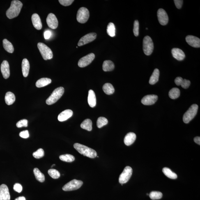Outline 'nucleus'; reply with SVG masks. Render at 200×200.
Instances as JSON below:
<instances>
[{
    "label": "nucleus",
    "instance_id": "nucleus-38",
    "mask_svg": "<svg viewBox=\"0 0 200 200\" xmlns=\"http://www.w3.org/2000/svg\"><path fill=\"white\" fill-rule=\"evenodd\" d=\"M48 173L51 177L55 179L59 178L60 176V173L59 172L56 170L54 169H49L48 171Z\"/></svg>",
    "mask_w": 200,
    "mask_h": 200
},
{
    "label": "nucleus",
    "instance_id": "nucleus-39",
    "mask_svg": "<svg viewBox=\"0 0 200 200\" xmlns=\"http://www.w3.org/2000/svg\"><path fill=\"white\" fill-rule=\"evenodd\" d=\"M33 156L36 159L41 158L44 156V150L42 148L39 149L37 151L33 153Z\"/></svg>",
    "mask_w": 200,
    "mask_h": 200
},
{
    "label": "nucleus",
    "instance_id": "nucleus-34",
    "mask_svg": "<svg viewBox=\"0 0 200 200\" xmlns=\"http://www.w3.org/2000/svg\"><path fill=\"white\" fill-rule=\"evenodd\" d=\"M115 27L112 22L109 23L107 26V32L108 35L111 37L115 36Z\"/></svg>",
    "mask_w": 200,
    "mask_h": 200
},
{
    "label": "nucleus",
    "instance_id": "nucleus-29",
    "mask_svg": "<svg viewBox=\"0 0 200 200\" xmlns=\"http://www.w3.org/2000/svg\"><path fill=\"white\" fill-rule=\"evenodd\" d=\"M103 90L106 94L111 95L114 93L115 92V89L114 86L110 83H106L103 86Z\"/></svg>",
    "mask_w": 200,
    "mask_h": 200
},
{
    "label": "nucleus",
    "instance_id": "nucleus-47",
    "mask_svg": "<svg viewBox=\"0 0 200 200\" xmlns=\"http://www.w3.org/2000/svg\"><path fill=\"white\" fill-rule=\"evenodd\" d=\"M52 35V32L50 30H47L44 33V38L45 40H49Z\"/></svg>",
    "mask_w": 200,
    "mask_h": 200
},
{
    "label": "nucleus",
    "instance_id": "nucleus-3",
    "mask_svg": "<svg viewBox=\"0 0 200 200\" xmlns=\"http://www.w3.org/2000/svg\"><path fill=\"white\" fill-rule=\"evenodd\" d=\"M64 92V89L62 87L56 88L54 90L50 96L46 100V103L48 105H51L56 103L61 98Z\"/></svg>",
    "mask_w": 200,
    "mask_h": 200
},
{
    "label": "nucleus",
    "instance_id": "nucleus-18",
    "mask_svg": "<svg viewBox=\"0 0 200 200\" xmlns=\"http://www.w3.org/2000/svg\"><path fill=\"white\" fill-rule=\"evenodd\" d=\"M172 54L175 59L179 61H182L185 57V53L183 51L177 48H174L172 49Z\"/></svg>",
    "mask_w": 200,
    "mask_h": 200
},
{
    "label": "nucleus",
    "instance_id": "nucleus-31",
    "mask_svg": "<svg viewBox=\"0 0 200 200\" xmlns=\"http://www.w3.org/2000/svg\"><path fill=\"white\" fill-rule=\"evenodd\" d=\"M92 123L91 119H86L81 124V127L84 130L91 131L92 129Z\"/></svg>",
    "mask_w": 200,
    "mask_h": 200
},
{
    "label": "nucleus",
    "instance_id": "nucleus-49",
    "mask_svg": "<svg viewBox=\"0 0 200 200\" xmlns=\"http://www.w3.org/2000/svg\"><path fill=\"white\" fill-rule=\"evenodd\" d=\"M194 141L197 144L200 145V138L199 137H196L194 138Z\"/></svg>",
    "mask_w": 200,
    "mask_h": 200
},
{
    "label": "nucleus",
    "instance_id": "nucleus-43",
    "mask_svg": "<svg viewBox=\"0 0 200 200\" xmlns=\"http://www.w3.org/2000/svg\"><path fill=\"white\" fill-rule=\"evenodd\" d=\"M59 2L63 6H66L71 5L74 1L73 0H59Z\"/></svg>",
    "mask_w": 200,
    "mask_h": 200
},
{
    "label": "nucleus",
    "instance_id": "nucleus-36",
    "mask_svg": "<svg viewBox=\"0 0 200 200\" xmlns=\"http://www.w3.org/2000/svg\"><path fill=\"white\" fill-rule=\"evenodd\" d=\"M108 123V120L107 118L100 117L98 118L97 121V127L99 128H101L102 127L107 125Z\"/></svg>",
    "mask_w": 200,
    "mask_h": 200
},
{
    "label": "nucleus",
    "instance_id": "nucleus-51",
    "mask_svg": "<svg viewBox=\"0 0 200 200\" xmlns=\"http://www.w3.org/2000/svg\"><path fill=\"white\" fill-rule=\"evenodd\" d=\"M55 165V164H53V165L52 166H51V168L53 167V166H54Z\"/></svg>",
    "mask_w": 200,
    "mask_h": 200
},
{
    "label": "nucleus",
    "instance_id": "nucleus-40",
    "mask_svg": "<svg viewBox=\"0 0 200 200\" xmlns=\"http://www.w3.org/2000/svg\"><path fill=\"white\" fill-rule=\"evenodd\" d=\"M133 32L134 36H138L139 34V22L138 20L134 21Z\"/></svg>",
    "mask_w": 200,
    "mask_h": 200
},
{
    "label": "nucleus",
    "instance_id": "nucleus-19",
    "mask_svg": "<svg viewBox=\"0 0 200 200\" xmlns=\"http://www.w3.org/2000/svg\"><path fill=\"white\" fill-rule=\"evenodd\" d=\"M73 114V112L71 110L67 109L62 112L58 116V121L63 122L66 121L70 118Z\"/></svg>",
    "mask_w": 200,
    "mask_h": 200
},
{
    "label": "nucleus",
    "instance_id": "nucleus-26",
    "mask_svg": "<svg viewBox=\"0 0 200 200\" xmlns=\"http://www.w3.org/2000/svg\"><path fill=\"white\" fill-rule=\"evenodd\" d=\"M15 101V96L10 92H7L5 96V101L7 105H10L13 104Z\"/></svg>",
    "mask_w": 200,
    "mask_h": 200
},
{
    "label": "nucleus",
    "instance_id": "nucleus-17",
    "mask_svg": "<svg viewBox=\"0 0 200 200\" xmlns=\"http://www.w3.org/2000/svg\"><path fill=\"white\" fill-rule=\"evenodd\" d=\"M1 69L3 77L5 79H8L10 75V72L9 65L8 61H3L1 65Z\"/></svg>",
    "mask_w": 200,
    "mask_h": 200
},
{
    "label": "nucleus",
    "instance_id": "nucleus-22",
    "mask_svg": "<svg viewBox=\"0 0 200 200\" xmlns=\"http://www.w3.org/2000/svg\"><path fill=\"white\" fill-rule=\"evenodd\" d=\"M88 103L91 108L94 107L96 105V97L94 92L93 90H90L88 92Z\"/></svg>",
    "mask_w": 200,
    "mask_h": 200
},
{
    "label": "nucleus",
    "instance_id": "nucleus-32",
    "mask_svg": "<svg viewBox=\"0 0 200 200\" xmlns=\"http://www.w3.org/2000/svg\"><path fill=\"white\" fill-rule=\"evenodd\" d=\"M162 171L166 176L171 179H176L178 177L177 175L173 172L169 168L166 167L164 168Z\"/></svg>",
    "mask_w": 200,
    "mask_h": 200
},
{
    "label": "nucleus",
    "instance_id": "nucleus-7",
    "mask_svg": "<svg viewBox=\"0 0 200 200\" xmlns=\"http://www.w3.org/2000/svg\"><path fill=\"white\" fill-rule=\"evenodd\" d=\"M89 17V12L87 9L82 7L78 10L77 19V20L81 24H85L87 22Z\"/></svg>",
    "mask_w": 200,
    "mask_h": 200
},
{
    "label": "nucleus",
    "instance_id": "nucleus-5",
    "mask_svg": "<svg viewBox=\"0 0 200 200\" xmlns=\"http://www.w3.org/2000/svg\"><path fill=\"white\" fill-rule=\"evenodd\" d=\"M143 48L144 54L147 56H149L153 53L154 45L153 40L149 36L144 37L143 42Z\"/></svg>",
    "mask_w": 200,
    "mask_h": 200
},
{
    "label": "nucleus",
    "instance_id": "nucleus-4",
    "mask_svg": "<svg viewBox=\"0 0 200 200\" xmlns=\"http://www.w3.org/2000/svg\"><path fill=\"white\" fill-rule=\"evenodd\" d=\"M198 109V106L196 104H193L191 106L183 115V120L184 123H188L192 121L197 114Z\"/></svg>",
    "mask_w": 200,
    "mask_h": 200
},
{
    "label": "nucleus",
    "instance_id": "nucleus-12",
    "mask_svg": "<svg viewBox=\"0 0 200 200\" xmlns=\"http://www.w3.org/2000/svg\"><path fill=\"white\" fill-rule=\"evenodd\" d=\"M157 17L159 23L162 25H166L168 22V17L166 12L163 9H159L157 12Z\"/></svg>",
    "mask_w": 200,
    "mask_h": 200
},
{
    "label": "nucleus",
    "instance_id": "nucleus-42",
    "mask_svg": "<svg viewBox=\"0 0 200 200\" xmlns=\"http://www.w3.org/2000/svg\"><path fill=\"white\" fill-rule=\"evenodd\" d=\"M190 81L186 79H183L180 85L181 86L182 88L186 89L189 88V87L190 85Z\"/></svg>",
    "mask_w": 200,
    "mask_h": 200
},
{
    "label": "nucleus",
    "instance_id": "nucleus-21",
    "mask_svg": "<svg viewBox=\"0 0 200 200\" xmlns=\"http://www.w3.org/2000/svg\"><path fill=\"white\" fill-rule=\"evenodd\" d=\"M137 138L136 134L133 132H130L126 135L124 142L127 146H130L134 142Z\"/></svg>",
    "mask_w": 200,
    "mask_h": 200
},
{
    "label": "nucleus",
    "instance_id": "nucleus-20",
    "mask_svg": "<svg viewBox=\"0 0 200 200\" xmlns=\"http://www.w3.org/2000/svg\"><path fill=\"white\" fill-rule=\"evenodd\" d=\"M32 21L33 26L37 30L42 28V24L40 16L36 13L33 14L32 17Z\"/></svg>",
    "mask_w": 200,
    "mask_h": 200
},
{
    "label": "nucleus",
    "instance_id": "nucleus-10",
    "mask_svg": "<svg viewBox=\"0 0 200 200\" xmlns=\"http://www.w3.org/2000/svg\"><path fill=\"white\" fill-rule=\"evenodd\" d=\"M95 55L93 53H91L81 58L78 61V65L80 68H84L91 64L94 59Z\"/></svg>",
    "mask_w": 200,
    "mask_h": 200
},
{
    "label": "nucleus",
    "instance_id": "nucleus-28",
    "mask_svg": "<svg viewBox=\"0 0 200 200\" xmlns=\"http://www.w3.org/2000/svg\"><path fill=\"white\" fill-rule=\"evenodd\" d=\"M3 47L7 52L9 53H13L14 52V49L13 46L11 42L6 39H4L3 40Z\"/></svg>",
    "mask_w": 200,
    "mask_h": 200
},
{
    "label": "nucleus",
    "instance_id": "nucleus-35",
    "mask_svg": "<svg viewBox=\"0 0 200 200\" xmlns=\"http://www.w3.org/2000/svg\"><path fill=\"white\" fill-rule=\"evenodd\" d=\"M59 159L63 161L67 162H71L75 160V157L74 156L68 154L60 156Z\"/></svg>",
    "mask_w": 200,
    "mask_h": 200
},
{
    "label": "nucleus",
    "instance_id": "nucleus-27",
    "mask_svg": "<svg viewBox=\"0 0 200 200\" xmlns=\"http://www.w3.org/2000/svg\"><path fill=\"white\" fill-rule=\"evenodd\" d=\"M159 71L158 69H155L153 71L149 81V83L150 85H154L158 82L159 77Z\"/></svg>",
    "mask_w": 200,
    "mask_h": 200
},
{
    "label": "nucleus",
    "instance_id": "nucleus-37",
    "mask_svg": "<svg viewBox=\"0 0 200 200\" xmlns=\"http://www.w3.org/2000/svg\"><path fill=\"white\" fill-rule=\"evenodd\" d=\"M149 197L152 200L160 199L162 197L163 194L161 192L158 191H152L149 194Z\"/></svg>",
    "mask_w": 200,
    "mask_h": 200
},
{
    "label": "nucleus",
    "instance_id": "nucleus-16",
    "mask_svg": "<svg viewBox=\"0 0 200 200\" xmlns=\"http://www.w3.org/2000/svg\"><path fill=\"white\" fill-rule=\"evenodd\" d=\"M10 196L8 187L6 185L0 186V200H10Z\"/></svg>",
    "mask_w": 200,
    "mask_h": 200
},
{
    "label": "nucleus",
    "instance_id": "nucleus-2",
    "mask_svg": "<svg viewBox=\"0 0 200 200\" xmlns=\"http://www.w3.org/2000/svg\"><path fill=\"white\" fill-rule=\"evenodd\" d=\"M74 148L81 154L85 156L94 158L97 157V153L95 150L79 143L74 144Z\"/></svg>",
    "mask_w": 200,
    "mask_h": 200
},
{
    "label": "nucleus",
    "instance_id": "nucleus-25",
    "mask_svg": "<svg viewBox=\"0 0 200 200\" xmlns=\"http://www.w3.org/2000/svg\"><path fill=\"white\" fill-rule=\"evenodd\" d=\"M52 82L51 79L48 78H42L39 79L36 83V86L37 88L43 87L50 84Z\"/></svg>",
    "mask_w": 200,
    "mask_h": 200
},
{
    "label": "nucleus",
    "instance_id": "nucleus-1",
    "mask_svg": "<svg viewBox=\"0 0 200 200\" xmlns=\"http://www.w3.org/2000/svg\"><path fill=\"white\" fill-rule=\"evenodd\" d=\"M22 6V3L21 1L17 0L12 1L10 8L6 12L7 17L9 19L17 17L20 13Z\"/></svg>",
    "mask_w": 200,
    "mask_h": 200
},
{
    "label": "nucleus",
    "instance_id": "nucleus-15",
    "mask_svg": "<svg viewBox=\"0 0 200 200\" xmlns=\"http://www.w3.org/2000/svg\"><path fill=\"white\" fill-rule=\"evenodd\" d=\"M186 41L191 47L196 48L200 47V40L197 37L188 35L186 38Z\"/></svg>",
    "mask_w": 200,
    "mask_h": 200
},
{
    "label": "nucleus",
    "instance_id": "nucleus-8",
    "mask_svg": "<svg viewBox=\"0 0 200 200\" xmlns=\"http://www.w3.org/2000/svg\"><path fill=\"white\" fill-rule=\"evenodd\" d=\"M83 184V182L81 180L74 179L64 186L62 189L65 191L76 190L80 188Z\"/></svg>",
    "mask_w": 200,
    "mask_h": 200
},
{
    "label": "nucleus",
    "instance_id": "nucleus-33",
    "mask_svg": "<svg viewBox=\"0 0 200 200\" xmlns=\"http://www.w3.org/2000/svg\"><path fill=\"white\" fill-rule=\"evenodd\" d=\"M180 95V90L178 88H173L169 92V97L173 100H175V99L178 98Z\"/></svg>",
    "mask_w": 200,
    "mask_h": 200
},
{
    "label": "nucleus",
    "instance_id": "nucleus-41",
    "mask_svg": "<svg viewBox=\"0 0 200 200\" xmlns=\"http://www.w3.org/2000/svg\"><path fill=\"white\" fill-rule=\"evenodd\" d=\"M16 125L18 128L23 127H27L28 125V120L25 119L21 120L17 122Z\"/></svg>",
    "mask_w": 200,
    "mask_h": 200
},
{
    "label": "nucleus",
    "instance_id": "nucleus-50",
    "mask_svg": "<svg viewBox=\"0 0 200 200\" xmlns=\"http://www.w3.org/2000/svg\"><path fill=\"white\" fill-rule=\"evenodd\" d=\"M15 200H26V199L24 196H20V197L16 198Z\"/></svg>",
    "mask_w": 200,
    "mask_h": 200
},
{
    "label": "nucleus",
    "instance_id": "nucleus-23",
    "mask_svg": "<svg viewBox=\"0 0 200 200\" xmlns=\"http://www.w3.org/2000/svg\"><path fill=\"white\" fill-rule=\"evenodd\" d=\"M22 68L23 76L24 77H27L28 74H29L30 69L29 62L27 59H24L23 60Z\"/></svg>",
    "mask_w": 200,
    "mask_h": 200
},
{
    "label": "nucleus",
    "instance_id": "nucleus-6",
    "mask_svg": "<svg viewBox=\"0 0 200 200\" xmlns=\"http://www.w3.org/2000/svg\"><path fill=\"white\" fill-rule=\"evenodd\" d=\"M38 47L44 60H47L52 59L53 54L50 48L45 44L42 43H39L38 44Z\"/></svg>",
    "mask_w": 200,
    "mask_h": 200
},
{
    "label": "nucleus",
    "instance_id": "nucleus-45",
    "mask_svg": "<svg viewBox=\"0 0 200 200\" xmlns=\"http://www.w3.org/2000/svg\"><path fill=\"white\" fill-rule=\"evenodd\" d=\"M19 135L21 137L24 139L28 138L29 137V132L28 130H24L21 132L19 133Z\"/></svg>",
    "mask_w": 200,
    "mask_h": 200
},
{
    "label": "nucleus",
    "instance_id": "nucleus-11",
    "mask_svg": "<svg viewBox=\"0 0 200 200\" xmlns=\"http://www.w3.org/2000/svg\"><path fill=\"white\" fill-rule=\"evenodd\" d=\"M97 34L95 33H91L85 35L79 40L78 45L81 47L90 43L94 40L96 38Z\"/></svg>",
    "mask_w": 200,
    "mask_h": 200
},
{
    "label": "nucleus",
    "instance_id": "nucleus-13",
    "mask_svg": "<svg viewBox=\"0 0 200 200\" xmlns=\"http://www.w3.org/2000/svg\"><path fill=\"white\" fill-rule=\"evenodd\" d=\"M47 22L48 26L51 29H56L58 27V21L54 14L50 13L48 15Z\"/></svg>",
    "mask_w": 200,
    "mask_h": 200
},
{
    "label": "nucleus",
    "instance_id": "nucleus-9",
    "mask_svg": "<svg viewBox=\"0 0 200 200\" xmlns=\"http://www.w3.org/2000/svg\"><path fill=\"white\" fill-rule=\"evenodd\" d=\"M132 169L129 166H127L125 168L123 173L120 175L119 182L121 184L127 183L132 176Z\"/></svg>",
    "mask_w": 200,
    "mask_h": 200
},
{
    "label": "nucleus",
    "instance_id": "nucleus-30",
    "mask_svg": "<svg viewBox=\"0 0 200 200\" xmlns=\"http://www.w3.org/2000/svg\"><path fill=\"white\" fill-rule=\"evenodd\" d=\"M33 172L37 180L40 182H43L45 181V175L38 168H35L33 169Z\"/></svg>",
    "mask_w": 200,
    "mask_h": 200
},
{
    "label": "nucleus",
    "instance_id": "nucleus-14",
    "mask_svg": "<svg viewBox=\"0 0 200 200\" xmlns=\"http://www.w3.org/2000/svg\"><path fill=\"white\" fill-rule=\"evenodd\" d=\"M157 99L158 96L156 95H147L143 97L141 100V102L144 105H152L157 102Z\"/></svg>",
    "mask_w": 200,
    "mask_h": 200
},
{
    "label": "nucleus",
    "instance_id": "nucleus-53",
    "mask_svg": "<svg viewBox=\"0 0 200 200\" xmlns=\"http://www.w3.org/2000/svg\"><path fill=\"white\" fill-rule=\"evenodd\" d=\"M146 29L147 30V29H148V28H146Z\"/></svg>",
    "mask_w": 200,
    "mask_h": 200
},
{
    "label": "nucleus",
    "instance_id": "nucleus-24",
    "mask_svg": "<svg viewBox=\"0 0 200 200\" xmlns=\"http://www.w3.org/2000/svg\"><path fill=\"white\" fill-rule=\"evenodd\" d=\"M103 70L104 71H111L114 70L115 65L114 63L110 60H107L104 62L102 65Z\"/></svg>",
    "mask_w": 200,
    "mask_h": 200
},
{
    "label": "nucleus",
    "instance_id": "nucleus-44",
    "mask_svg": "<svg viewBox=\"0 0 200 200\" xmlns=\"http://www.w3.org/2000/svg\"><path fill=\"white\" fill-rule=\"evenodd\" d=\"M13 189L16 192L21 193L22 191V187L20 184L16 183L14 185Z\"/></svg>",
    "mask_w": 200,
    "mask_h": 200
},
{
    "label": "nucleus",
    "instance_id": "nucleus-52",
    "mask_svg": "<svg viewBox=\"0 0 200 200\" xmlns=\"http://www.w3.org/2000/svg\"><path fill=\"white\" fill-rule=\"evenodd\" d=\"M147 195H149V194H147Z\"/></svg>",
    "mask_w": 200,
    "mask_h": 200
},
{
    "label": "nucleus",
    "instance_id": "nucleus-46",
    "mask_svg": "<svg viewBox=\"0 0 200 200\" xmlns=\"http://www.w3.org/2000/svg\"><path fill=\"white\" fill-rule=\"evenodd\" d=\"M175 6L176 8L180 9L182 8V5H183V1L182 0H174V1Z\"/></svg>",
    "mask_w": 200,
    "mask_h": 200
},
{
    "label": "nucleus",
    "instance_id": "nucleus-48",
    "mask_svg": "<svg viewBox=\"0 0 200 200\" xmlns=\"http://www.w3.org/2000/svg\"><path fill=\"white\" fill-rule=\"evenodd\" d=\"M183 79L182 77H177L175 80V82L177 86H180L181 85Z\"/></svg>",
    "mask_w": 200,
    "mask_h": 200
}]
</instances>
